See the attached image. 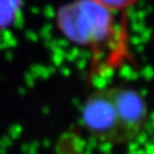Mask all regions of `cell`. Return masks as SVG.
I'll return each instance as SVG.
<instances>
[{"label":"cell","mask_w":154,"mask_h":154,"mask_svg":"<svg viewBox=\"0 0 154 154\" xmlns=\"http://www.w3.org/2000/svg\"><path fill=\"white\" fill-rule=\"evenodd\" d=\"M97 2L98 5L103 6L107 11H123L128 7L132 6L137 0H93Z\"/></svg>","instance_id":"obj_4"},{"label":"cell","mask_w":154,"mask_h":154,"mask_svg":"<svg viewBox=\"0 0 154 154\" xmlns=\"http://www.w3.org/2000/svg\"><path fill=\"white\" fill-rule=\"evenodd\" d=\"M111 13L93 0H75L60 9L58 26L74 44H97L110 33Z\"/></svg>","instance_id":"obj_2"},{"label":"cell","mask_w":154,"mask_h":154,"mask_svg":"<svg viewBox=\"0 0 154 154\" xmlns=\"http://www.w3.org/2000/svg\"><path fill=\"white\" fill-rule=\"evenodd\" d=\"M83 126L99 142L125 144L143 130L147 107L139 94L125 87H106L94 91L81 111Z\"/></svg>","instance_id":"obj_1"},{"label":"cell","mask_w":154,"mask_h":154,"mask_svg":"<svg viewBox=\"0 0 154 154\" xmlns=\"http://www.w3.org/2000/svg\"><path fill=\"white\" fill-rule=\"evenodd\" d=\"M22 0H0V29L9 25L18 14Z\"/></svg>","instance_id":"obj_3"}]
</instances>
